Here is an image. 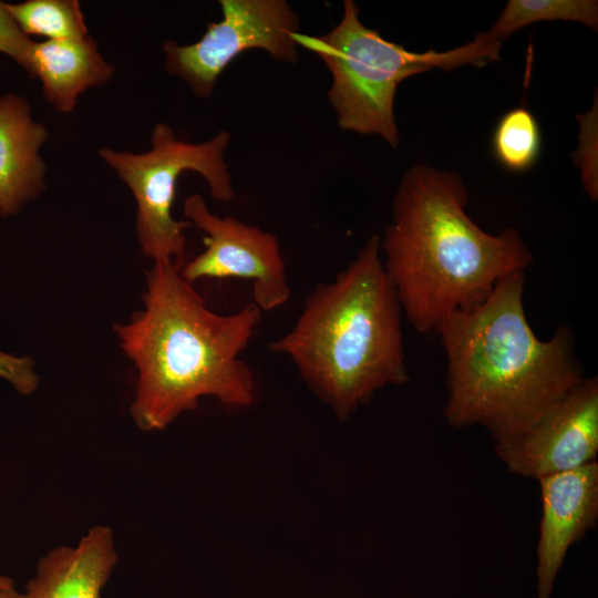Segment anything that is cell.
I'll return each instance as SVG.
<instances>
[{
    "mask_svg": "<svg viewBox=\"0 0 598 598\" xmlns=\"http://www.w3.org/2000/svg\"><path fill=\"white\" fill-rule=\"evenodd\" d=\"M184 215L205 234L206 249L181 267L184 279L237 277L252 282L254 301L261 311L285 305L290 297L278 237L231 216L213 214L199 194L184 202Z\"/></svg>",
    "mask_w": 598,
    "mask_h": 598,
    "instance_id": "8",
    "label": "cell"
},
{
    "mask_svg": "<svg viewBox=\"0 0 598 598\" xmlns=\"http://www.w3.org/2000/svg\"><path fill=\"white\" fill-rule=\"evenodd\" d=\"M32 44L33 41L19 29L0 1V52L14 60L29 74Z\"/></svg>",
    "mask_w": 598,
    "mask_h": 598,
    "instance_id": "18",
    "label": "cell"
},
{
    "mask_svg": "<svg viewBox=\"0 0 598 598\" xmlns=\"http://www.w3.org/2000/svg\"><path fill=\"white\" fill-rule=\"evenodd\" d=\"M117 561L113 530L96 525L76 545L41 556L23 592L27 598H102Z\"/></svg>",
    "mask_w": 598,
    "mask_h": 598,
    "instance_id": "11",
    "label": "cell"
},
{
    "mask_svg": "<svg viewBox=\"0 0 598 598\" xmlns=\"http://www.w3.org/2000/svg\"><path fill=\"white\" fill-rule=\"evenodd\" d=\"M295 39L330 72L327 96L340 130L378 135L393 148L400 144L394 100L402 81L434 68L484 66L498 60L502 50L489 31H481L471 42L445 52H412L365 27L353 0L343 1L341 19L326 34L298 32Z\"/></svg>",
    "mask_w": 598,
    "mask_h": 598,
    "instance_id": "5",
    "label": "cell"
},
{
    "mask_svg": "<svg viewBox=\"0 0 598 598\" xmlns=\"http://www.w3.org/2000/svg\"><path fill=\"white\" fill-rule=\"evenodd\" d=\"M402 308L372 235L333 280L307 296L293 327L269 342L340 421L386 385L409 381Z\"/></svg>",
    "mask_w": 598,
    "mask_h": 598,
    "instance_id": "4",
    "label": "cell"
},
{
    "mask_svg": "<svg viewBox=\"0 0 598 598\" xmlns=\"http://www.w3.org/2000/svg\"><path fill=\"white\" fill-rule=\"evenodd\" d=\"M579 147L574 153L575 164L580 167L584 187L591 200L598 198L597 178V94L590 112L579 114Z\"/></svg>",
    "mask_w": 598,
    "mask_h": 598,
    "instance_id": "17",
    "label": "cell"
},
{
    "mask_svg": "<svg viewBox=\"0 0 598 598\" xmlns=\"http://www.w3.org/2000/svg\"><path fill=\"white\" fill-rule=\"evenodd\" d=\"M579 22L598 30L596 0H509L491 28V34L501 43L514 32L539 21Z\"/></svg>",
    "mask_w": 598,
    "mask_h": 598,
    "instance_id": "14",
    "label": "cell"
},
{
    "mask_svg": "<svg viewBox=\"0 0 598 598\" xmlns=\"http://www.w3.org/2000/svg\"><path fill=\"white\" fill-rule=\"evenodd\" d=\"M4 8L25 35H42L48 40L89 35L78 0H28L4 3Z\"/></svg>",
    "mask_w": 598,
    "mask_h": 598,
    "instance_id": "15",
    "label": "cell"
},
{
    "mask_svg": "<svg viewBox=\"0 0 598 598\" xmlns=\"http://www.w3.org/2000/svg\"><path fill=\"white\" fill-rule=\"evenodd\" d=\"M182 265L154 264L146 272L144 308L114 330L137 369L130 412L142 431H162L200 398L225 405L254 402L255 381L240 353L261 319L249 302L231 315L208 309Z\"/></svg>",
    "mask_w": 598,
    "mask_h": 598,
    "instance_id": "1",
    "label": "cell"
},
{
    "mask_svg": "<svg viewBox=\"0 0 598 598\" xmlns=\"http://www.w3.org/2000/svg\"><path fill=\"white\" fill-rule=\"evenodd\" d=\"M230 133L218 132L202 143L176 137L173 128L157 123L152 131L151 150L134 154L101 147L99 156L131 189L136 205V235L145 256L154 264L182 265L186 248L184 230L188 220L172 215L178 177L186 171L199 174L215 200L230 202L235 196L233 177L225 161Z\"/></svg>",
    "mask_w": 598,
    "mask_h": 598,
    "instance_id": "6",
    "label": "cell"
},
{
    "mask_svg": "<svg viewBox=\"0 0 598 598\" xmlns=\"http://www.w3.org/2000/svg\"><path fill=\"white\" fill-rule=\"evenodd\" d=\"M538 482L543 513L537 543V596L551 598L568 549L596 526L598 464L594 461Z\"/></svg>",
    "mask_w": 598,
    "mask_h": 598,
    "instance_id": "10",
    "label": "cell"
},
{
    "mask_svg": "<svg viewBox=\"0 0 598 598\" xmlns=\"http://www.w3.org/2000/svg\"><path fill=\"white\" fill-rule=\"evenodd\" d=\"M113 72L89 35L33 42L31 48L29 75L40 79L47 101L61 113L72 112L84 91L105 84Z\"/></svg>",
    "mask_w": 598,
    "mask_h": 598,
    "instance_id": "13",
    "label": "cell"
},
{
    "mask_svg": "<svg viewBox=\"0 0 598 598\" xmlns=\"http://www.w3.org/2000/svg\"><path fill=\"white\" fill-rule=\"evenodd\" d=\"M47 127L33 121L29 103L9 93L0 96V215L17 214L45 187V164L39 154Z\"/></svg>",
    "mask_w": 598,
    "mask_h": 598,
    "instance_id": "12",
    "label": "cell"
},
{
    "mask_svg": "<svg viewBox=\"0 0 598 598\" xmlns=\"http://www.w3.org/2000/svg\"><path fill=\"white\" fill-rule=\"evenodd\" d=\"M223 19L187 45L166 40L164 66L199 97H209L224 70L243 52L262 50L278 61L298 60L300 16L286 0H220Z\"/></svg>",
    "mask_w": 598,
    "mask_h": 598,
    "instance_id": "7",
    "label": "cell"
},
{
    "mask_svg": "<svg viewBox=\"0 0 598 598\" xmlns=\"http://www.w3.org/2000/svg\"><path fill=\"white\" fill-rule=\"evenodd\" d=\"M0 598H27L24 592L19 591L16 587H10L0 592Z\"/></svg>",
    "mask_w": 598,
    "mask_h": 598,
    "instance_id": "20",
    "label": "cell"
},
{
    "mask_svg": "<svg viewBox=\"0 0 598 598\" xmlns=\"http://www.w3.org/2000/svg\"><path fill=\"white\" fill-rule=\"evenodd\" d=\"M34 365L29 357H16L0 351V378L11 383L22 395H29L39 388L40 378Z\"/></svg>",
    "mask_w": 598,
    "mask_h": 598,
    "instance_id": "19",
    "label": "cell"
},
{
    "mask_svg": "<svg viewBox=\"0 0 598 598\" xmlns=\"http://www.w3.org/2000/svg\"><path fill=\"white\" fill-rule=\"evenodd\" d=\"M494 155L505 168L516 173L530 169L542 150V134L534 114L520 106L507 111L492 137Z\"/></svg>",
    "mask_w": 598,
    "mask_h": 598,
    "instance_id": "16",
    "label": "cell"
},
{
    "mask_svg": "<svg viewBox=\"0 0 598 598\" xmlns=\"http://www.w3.org/2000/svg\"><path fill=\"white\" fill-rule=\"evenodd\" d=\"M13 586V579L0 573V592Z\"/></svg>",
    "mask_w": 598,
    "mask_h": 598,
    "instance_id": "21",
    "label": "cell"
},
{
    "mask_svg": "<svg viewBox=\"0 0 598 598\" xmlns=\"http://www.w3.org/2000/svg\"><path fill=\"white\" fill-rule=\"evenodd\" d=\"M495 453L511 473L537 481L596 461L597 378H585L526 429L496 442Z\"/></svg>",
    "mask_w": 598,
    "mask_h": 598,
    "instance_id": "9",
    "label": "cell"
},
{
    "mask_svg": "<svg viewBox=\"0 0 598 598\" xmlns=\"http://www.w3.org/2000/svg\"><path fill=\"white\" fill-rule=\"evenodd\" d=\"M524 285V271L503 276L486 299L435 330L447 358L446 421L482 425L495 443L526 429L585 379L569 327L546 341L536 337Z\"/></svg>",
    "mask_w": 598,
    "mask_h": 598,
    "instance_id": "2",
    "label": "cell"
},
{
    "mask_svg": "<svg viewBox=\"0 0 598 598\" xmlns=\"http://www.w3.org/2000/svg\"><path fill=\"white\" fill-rule=\"evenodd\" d=\"M457 173L425 164L402 176L391 221L380 237L383 267L402 311L420 333L488 297L505 275L525 271L533 255L519 233H485L465 212Z\"/></svg>",
    "mask_w": 598,
    "mask_h": 598,
    "instance_id": "3",
    "label": "cell"
}]
</instances>
